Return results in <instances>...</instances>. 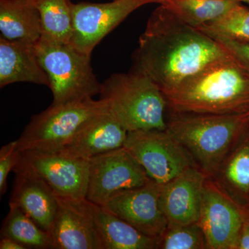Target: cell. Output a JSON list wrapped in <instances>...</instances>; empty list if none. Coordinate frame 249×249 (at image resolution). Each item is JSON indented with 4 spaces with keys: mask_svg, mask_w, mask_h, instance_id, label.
<instances>
[{
    "mask_svg": "<svg viewBox=\"0 0 249 249\" xmlns=\"http://www.w3.org/2000/svg\"><path fill=\"white\" fill-rule=\"evenodd\" d=\"M229 56L212 37L160 4L149 18L140 36L131 71L147 76L164 93L208 65Z\"/></svg>",
    "mask_w": 249,
    "mask_h": 249,
    "instance_id": "cell-1",
    "label": "cell"
},
{
    "mask_svg": "<svg viewBox=\"0 0 249 249\" xmlns=\"http://www.w3.org/2000/svg\"><path fill=\"white\" fill-rule=\"evenodd\" d=\"M163 94L171 111L243 114L249 112V73L229 56Z\"/></svg>",
    "mask_w": 249,
    "mask_h": 249,
    "instance_id": "cell-2",
    "label": "cell"
},
{
    "mask_svg": "<svg viewBox=\"0 0 249 249\" xmlns=\"http://www.w3.org/2000/svg\"><path fill=\"white\" fill-rule=\"evenodd\" d=\"M249 127V112L216 114L178 112L168 109V132L211 178Z\"/></svg>",
    "mask_w": 249,
    "mask_h": 249,
    "instance_id": "cell-3",
    "label": "cell"
},
{
    "mask_svg": "<svg viewBox=\"0 0 249 249\" xmlns=\"http://www.w3.org/2000/svg\"><path fill=\"white\" fill-rule=\"evenodd\" d=\"M100 99L127 132L167 128L168 105L160 88L144 75L114 73L101 85Z\"/></svg>",
    "mask_w": 249,
    "mask_h": 249,
    "instance_id": "cell-4",
    "label": "cell"
},
{
    "mask_svg": "<svg viewBox=\"0 0 249 249\" xmlns=\"http://www.w3.org/2000/svg\"><path fill=\"white\" fill-rule=\"evenodd\" d=\"M37 58L48 76L53 106L75 102L100 94L101 85L91 65V56L70 44L40 39Z\"/></svg>",
    "mask_w": 249,
    "mask_h": 249,
    "instance_id": "cell-5",
    "label": "cell"
},
{
    "mask_svg": "<svg viewBox=\"0 0 249 249\" xmlns=\"http://www.w3.org/2000/svg\"><path fill=\"white\" fill-rule=\"evenodd\" d=\"M108 112L99 99L85 98L75 102L50 106L31 118L18 139L20 152H57L96 116Z\"/></svg>",
    "mask_w": 249,
    "mask_h": 249,
    "instance_id": "cell-6",
    "label": "cell"
},
{
    "mask_svg": "<svg viewBox=\"0 0 249 249\" xmlns=\"http://www.w3.org/2000/svg\"><path fill=\"white\" fill-rule=\"evenodd\" d=\"M124 147L160 185L169 182L190 168H197L184 147L166 130L128 132Z\"/></svg>",
    "mask_w": 249,
    "mask_h": 249,
    "instance_id": "cell-7",
    "label": "cell"
},
{
    "mask_svg": "<svg viewBox=\"0 0 249 249\" xmlns=\"http://www.w3.org/2000/svg\"><path fill=\"white\" fill-rule=\"evenodd\" d=\"M87 200L103 205L124 190L138 188L151 181L145 170L126 147L90 159Z\"/></svg>",
    "mask_w": 249,
    "mask_h": 249,
    "instance_id": "cell-8",
    "label": "cell"
},
{
    "mask_svg": "<svg viewBox=\"0 0 249 249\" xmlns=\"http://www.w3.org/2000/svg\"><path fill=\"white\" fill-rule=\"evenodd\" d=\"M150 3L159 2L157 0H113L107 3H73L70 45L91 56L95 47L129 15Z\"/></svg>",
    "mask_w": 249,
    "mask_h": 249,
    "instance_id": "cell-9",
    "label": "cell"
},
{
    "mask_svg": "<svg viewBox=\"0 0 249 249\" xmlns=\"http://www.w3.org/2000/svg\"><path fill=\"white\" fill-rule=\"evenodd\" d=\"M17 165L35 173L57 196L78 200L86 199L89 160L60 151L21 152Z\"/></svg>",
    "mask_w": 249,
    "mask_h": 249,
    "instance_id": "cell-10",
    "label": "cell"
},
{
    "mask_svg": "<svg viewBox=\"0 0 249 249\" xmlns=\"http://www.w3.org/2000/svg\"><path fill=\"white\" fill-rule=\"evenodd\" d=\"M247 213L206 178L199 225L207 249H236L237 240Z\"/></svg>",
    "mask_w": 249,
    "mask_h": 249,
    "instance_id": "cell-11",
    "label": "cell"
},
{
    "mask_svg": "<svg viewBox=\"0 0 249 249\" xmlns=\"http://www.w3.org/2000/svg\"><path fill=\"white\" fill-rule=\"evenodd\" d=\"M160 185L153 180L124 190L101 205L144 235L158 238L168 227L160 204Z\"/></svg>",
    "mask_w": 249,
    "mask_h": 249,
    "instance_id": "cell-12",
    "label": "cell"
},
{
    "mask_svg": "<svg viewBox=\"0 0 249 249\" xmlns=\"http://www.w3.org/2000/svg\"><path fill=\"white\" fill-rule=\"evenodd\" d=\"M207 178L201 170L195 167L169 182L160 185V207L168 225H188L199 222Z\"/></svg>",
    "mask_w": 249,
    "mask_h": 249,
    "instance_id": "cell-13",
    "label": "cell"
},
{
    "mask_svg": "<svg viewBox=\"0 0 249 249\" xmlns=\"http://www.w3.org/2000/svg\"><path fill=\"white\" fill-rule=\"evenodd\" d=\"M58 196L50 234L53 249H103L85 199Z\"/></svg>",
    "mask_w": 249,
    "mask_h": 249,
    "instance_id": "cell-14",
    "label": "cell"
},
{
    "mask_svg": "<svg viewBox=\"0 0 249 249\" xmlns=\"http://www.w3.org/2000/svg\"><path fill=\"white\" fill-rule=\"evenodd\" d=\"M9 204L18 206L46 231L50 232L58 209V196L35 173L16 165Z\"/></svg>",
    "mask_w": 249,
    "mask_h": 249,
    "instance_id": "cell-15",
    "label": "cell"
},
{
    "mask_svg": "<svg viewBox=\"0 0 249 249\" xmlns=\"http://www.w3.org/2000/svg\"><path fill=\"white\" fill-rule=\"evenodd\" d=\"M125 129L108 112L90 121L60 152L89 160L96 156L124 146ZM58 152V151H57Z\"/></svg>",
    "mask_w": 249,
    "mask_h": 249,
    "instance_id": "cell-16",
    "label": "cell"
},
{
    "mask_svg": "<svg viewBox=\"0 0 249 249\" xmlns=\"http://www.w3.org/2000/svg\"><path fill=\"white\" fill-rule=\"evenodd\" d=\"M35 45L0 37V88L22 82L49 88V78L37 58Z\"/></svg>",
    "mask_w": 249,
    "mask_h": 249,
    "instance_id": "cell-17",
    "label": "cell"
},
{
    "mask_svg": "<svg viewBox=\"0 0 249 249\" xmlns=\"http://www.w3.org/2000/svg\"><path fill=\"white\" fill-rule=\"evenodd\" d=\"M103 249H156L157 239L139 231L101 205L85 199Z\"/></svg>",
    "mask_w": 249,
    "mask_h": 249,
    "instance_id": "cell-18",
    "label": "cell"
},
{
    "mask_svg": "<svg viewBox=\"0 0 249 249\" xmlns=\"http://www.w3.org/2000/svg\"><path fill=\"white\" fill-rule=\"evenodd\" d=\"M245 133L226 156L215 173L209 178L242 209L243 200L249 199V138H244Z\"/></svg>",
    "mask_w": 249,
    "mask_h": 249,
    "instance_id": "cell-19",
    "label": "cell"
},
{
    "mask_svg": "<svg viewBox=\"0 0 249 249\" xmlns=\"http://www.w3.org/2000/svg\"><path fill=\"white\" fill-rule=\"evenodd\" d=\"M1 37L36 45L42 36L40 13L32 0H0Z\"/></svg>",
    "mask_w": 249,
    "mask_h": 249,
    "instance_id": "cell-20",
    "label": "cell"
},
{
    "mask_svg": "<svg viewBox=\"0 0 249 249\" xmlns=\"http://www.w3.org/2000/svg\"><path fill=\"white\" fill-rule=\"evenodd\" d=\"M40 13V39L70 44L73 32L71 0H32Z\"/></svg>",
    "mask_w": 249,
    "mask_h": 249,
    "instance_id": "cell-21",
    "label": "cell"
},
{
    "mask_svg": "<svg viewBox=\"0 0 249 249\" xmlns=\"http://www.w3.org/2000/svg\"><path fill=\"white\" fill-rule=\"evenodd\" d=\"M239 3L235 0H168L160 4L183 22L197 29L219 19Z\"/></svg>",
    "mask_w": 249,
    "mask_h": 249,
    "instance_id": "cell-22",
    "label": "cell"
},
{
    "mask_svg": "<svg viewBox=\"0 0 249 249\" xmlns=\"http://www.w3.org/2000/svg\"><path fill=\"white\" fill-rule=\"evenodd\" d=\"M9 207L1 227V237L14 239L27 249H53L50 232L39 227L18 206L9 204Z\"/></svg>",
    "mask_w": 249,
    "mask_h": 249,
    "instance_id": "cell-23",
    "label": "cell"
},
{
    "mask_svg": "<svg viewBox=\"0 0 249 249\" xmlns=\"http://www.w3.org/2000/svg\"><path fill=\"white\" fill-rule=\"evenodd\" d=\"M197 29L208 36H220L242 43H249V9L239 3L219 19Z\"/></svg>",
    "mask_w": 249,
    "mask_h": 249,
    "instance_id": "cell-24",
    "label": "cell"
},
{
    "mask_svg": "<svg viewBox=\"0 0 249 249\" xmlns=\"http://www.w3.org/2000/svg\"><path fill=\"white\" fill-rule=\"evenodd\" d=\"M157 249H207L206 237L198 223L188 225H168L157 238Z\"/></svg>",
    "mask_w": 249,
    "mask_h": 249,
    "instance_id": "cell-25",
    "label": "cell"
},
{
    "mask_svg": "<svg viewBox=\"0 0 249 249\" xmlns=\"http://www.w3.org/2000/svg\"><path fill=\"white\" fill-rule=\"evenodd\" d=\"M21 152L18 147V141L3 145L0 150V193L4 195L7 187L9 173L14 171L20 159Z\"/></svg>",
    "mask_w": 249,
    "mask_h": 249,
    "instance_id": "cell-26",
    "label": "cell"
},
{
    "mask_svg": "<svg viewBox=\"0 0 249 249\" xmlns=\"http://www.w3.org/2000/svg\"><path fill=\"white\" fill-rule=\"evenodd\" d=\"M209 36L222 46L230 56L249 73V43H242L220 36Z\"/></svg>",
    "mask_w": 249,
    "mask_h": 249,
    "instance_id": "cell-27",
    "label": "cell"
},
{
    "mask_svg": "<svg viewBox=\"0 0 249 249\" xmlns=\"http://www.w3.org/2000/svg\"><path fill=\"white\" fill-rule=\"evenodd\" d=\"M236 249H249V217L247 213L239 235Z\"/></svg>",
    "mask_w": 249,
    "mask_h": 249,
    "instance_id": "cell-28",
    "label": "cell"
},
{
    "mask_svg": "<svg viewBox=\"0 0 249 249\" xmlns=\"http://www.w3.org/2000/svg\"><path fill=\"white\" fill-rule=\"evenodd\" d=\"M0 249H27L25 246L14 239L7 237H1L0 240Z\"/></svg>",
    "mask_w": 249,
    "mask_h": 249,
    "instance_id": "cell-29",
    "label": "cell"
},
{
    "mask_svg": "<svg viewBox=\"0 0 249 249\" xmlns=\"http://www.w3.org/2000/svg\"><path fill=\"white\" fill-rule=\"evenodd\" d=\"M235 1H239V2L242 1V2L247 3V4H249V0H235Z\"/></svg>",
    "mask_w": 249,
    "mask_h": 249,
    "instance_id": "cell-30",
    "label": "cell"
},
{
    "mask_svg": "<svg viewBox=\"0 0 249 249\" xmlns=\"http://www.w3.org/2000/svg\"><path fill=\"white\" fill-rule=\"evenodd\" d=\"M157 1H158L159 3L161 4V3L164 2L165 1H168V0H157Z\"/></svg>",
    "mask_w": 249,
    "mask_h": 249,
    "instance_id": "cell-31",
    "label": "cell"
}]
</instances>
